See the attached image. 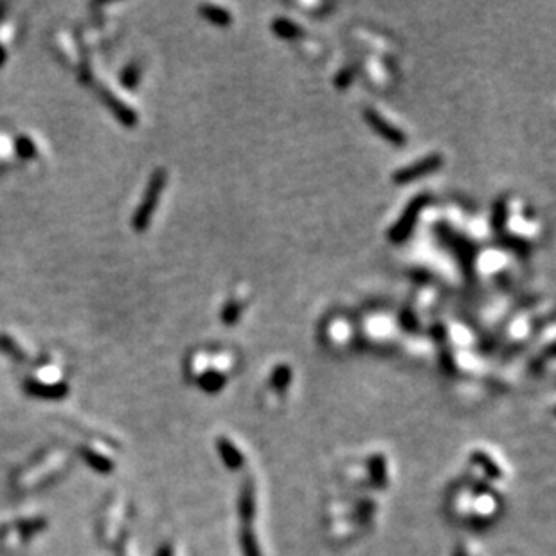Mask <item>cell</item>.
I'll return each instance as SVG.
<instances>
[{
    "instance_id": "1",
    "label": "cell",
    "mask_w": 556,
    "mask_h": 556,
    "mask_svg": "<svg viewBox=\"0 0 556 556\" xmlns=\"http://www.w3.org/2000/svg\"><path fill=\"white\" fill-rule=\"evenodd\" d=\"M502 508L504 499L499 488L488 486L470 477L453 484L446 495V509L452 520L475 529L492 526L501 517Z\"/></svg>"
},
{
    "instance_id": "2",
    "label": "cell",
    "mask_w": 556,
    "mask_h": 556,
    "mask_svg": "<svg viewBox=\"0 0 556 556\" xmlns=\"http://www.w3.org/2000/svg\"><path fill=\"white\" fill-rule=\"evenodd\" d=\"M468 468H470V479L479 481L488 486L499 488V484L506 479V467L501 458L493 450L474 449L468 453Z\"/></svg>"
},
{
    "instance_id": "3",
    "label": "cell",
    "mask_w": 556,
    "mask_h": 556,
    "mask_svg": "<svg viewBox=\"0 0 556 556\" xmlns=\"http://www.w3.org/2000/svg\"><path fill=\"white\" fill-rule=\"evenodd\" d=\"M436 234L439 238V241L445 245L446 248H450L453 253V256L458 257L459 265H461L463 272L467 278H472L475 270V257H477V247L472 243L468 238H465L463 234L456 232L449 223H437L436 225Z\"/></svg>"
},
{
    "instance_id": "4",
    "label": "cell",
    "mask_w": 556,
    "mask_h": 556,
    "mask_svg": "<svg viewBox=\"0 0 556 556\" xmlns=\"http://www.w3.org/2000/svg\"><path fill=\"white\" fill-rule=\"evenodd\" d=\"M428 200H430L428 195H418V197H414L409 204H407L402 216L393 223V227H391L389 232H387V240H389L391 243L402 245L414 234V229L419 222V214H421V211L428 206Z\"/></svg>"
},
{
    "instance_id": "5",
    "label": "cell",
    "mask_w": 556,
    "mask_h": 556,
    "mask_svg": "<svg viewBox=\"0 0 556 556\" xmlns=\"http://www.w3.org/2000/svg\"><path fill=\"white\" fill-rule=\"evenodd\" d=\"M360 467H362L366 488L369 492L377 493L387 490L393 483V465L385 452L369 453Z\"/></svg>"
},
{
    "instance_id": "6",
    "label": "cell",
    "mask_w": 556,
    "mask_h": 556,
    "mask_svg": "<svg viewBox=\"0 0 556 556\" xmlns=\"http://www.w3.org/2000/svg\"><path fill=\"white\" fill-rule=\"evenodd\" d=\"M166 172L164 170H157V172L151 175L150 184L146 188L144 198H142V204L137 207L135 211V216H133V227L137 231H144L148 223H150L151 216H153L155 209L158 206V198L163 195V189L166 186Z\"/></svg>"
},
{
    "instance_id": "7",
    "label": "cell",
    "mask_w": 556,
    "mask_h": 556,
    "mask_svg": "<svg viewBox=\"0 0 556 556\" xmlns=\"http://www.w3.org/2000/svg\"><path fill=\"white\" fill-rule=\"evenodd\" d=\"M445 158L441 153H430L427 157H423L418 163H412L409 166L402 167V170H396L393 173V182L398 186H405L411 184V182H416L419 179H425V176L433 175L443 166Z\"/></svg>"
},
{
    "instance_id": "8",
    "label": "cell",
    "mask_w": 556,
    "mask_h": 556,
    "mask_svg": "<svg viewBox=\"0 0 556 556\" xmlns=\"http://www.w3.org/2000/svg\"><path fill=\"white\" fill-rule=\"evenodd\" d=\"M364 121L371 126V130L377 135H380L382 139L389 142L393 146H403L407 142V135L398 128L394 126L393 123L385 119L382 116L380 112H377L375 108H364Z\"/></svg>"
},
{
    "instance_id": "9",
    "label": "cell",
    "mask_w": 556,
    "mask_h": 556,
    "mask_svg": "<svg viewBox=\"0 0 556 556\" xmlns=\"http://www.w3.org/2000/svg\"><path fill=\"white\" fill-rule=\"evenodd\" d=\"M216 452L222 459L223 467L231 472H243L247 467V456L243 449L232 437L220 436L216 439Z\"/></svg>"
},
{
    "instance_id": "10",
    "label": "cell",
    "mask_w": 556,
    "mask_h": 556,
    "mask_svg": "<svg viewBox=\"0 0 556 556\" xmlns=\"http://www.w3.org/2000/svg\"><path fill=\"white\" fill-rule=\"evenodd\" d=\"M227 382H229V377L223 371H220V369H206L197 378L198 387L207 394L222 393Z\"/></svg>"
},
{
    "instance_id": "11",
    "label": "cell",
    "mask_w": 556,
    "mask_h": 556,
    "mask_svg": "<svg viewBox=\"0 0 556 556\" xmlns=\"http://www.w3.org/2000/svg\"><path fill=\"white\" fill-rule=\"evenodd\" d=\"M272 33L281 40H296L303 36V27L290 18L279 17L272 22Z\"/></svg>"
},
{
    "instance_id": "12",
    "label": "cell",
    "mask_w": 556,
    "mask_h": 556,
    "mask_svg": "<svg viewBox=\"0 0 556 556\" xmlns=\"http://www.w3.org/2000/svg\"><path fill=\"white\" fill-rule=\"evenodd\" d=\"M200 15L206 18L207 22L214 24L218 27H227L232 24V15L229 9L220 8V6H213V4H204L200 6Z\"/></svg>"
},
{
    "instance_id": "13",
    "label": "cell",
    "mask_w": 556,
    "mask_h": 556,
    "mask_svg": "<svg viewBox=\"0 0 556 556\" xmlns=\"http://www.w3.org/2000/svg\"><path fill=\"white\" fill-rule=\"evenodd\" d=\"M292 378H294V373H292L290 366L288 364L276 366L274 371H272V377H270V387H272L278 394H285L288 391V387H290Z\"/></svg>"
},
{
    "instance_id": "14",
    "label": "cell",
    "mask_w": 556,
    "mask_h": 556,
    "mask_svg": "<svg viewBox=\"0 0 556 556\" xmlns=\"http://www.w3.org/2000/svg\"><path fill=\"white\" fill-rule=\"evenodd\" d=\"M508 220H509L508 200H506V198H497L495 204H493V211H492V229H493V232L501 236L502 232H504Z\"/></svg>"
},
{
    "instance_id": "15",
    "label": "cell",
    "mask_w": 556,
    "mask_h": 556,
    "mask_svg": "<svg viewBox=\"0 0 556 556\" xmlns=\"http://www.w3.org/2000/svg\"><path fill=\"white\" fill-rule=\"evenodd\" d=\"M501 240H502V247H506L508 250H513V253L518 254V256L524 257L529 254V243H527L526 240L518 238V236L501 234Z\"/></svg>"
},
{
    "instance_id": "16",
    "label": "cell",
    "mask_w": 556,
    "mask_h": 556,
    "mask_svg": "<svg viewBox=\"0 0 556 556\" xmlns=\"http://www.w3.org/2000/svg\"><path fill=\"white\" fill-rule=\"evenodd\" d=\"M240 315H241V304L238 303V301H229V303L222 308V313H220L222 322L225 326L236 324V322L240 321Z\"/></svg>"
},
{
    "instance_id": "17",
    "label": "cell",
    "mask_w": 556,
    "mask_h": 556,
    "mask_svg": "<svg viewBox=\"0 0 556 556\" xmlns=\"http://www.w3.org/2000/svg\"><path fill=\"white\" fill-rule=\"evenodd\" d=\"M400 326H402L403 330L407 331V333H416V331L419 330V321H418V315H416V312L412 308H409V306H405V308L400 312Z\"/></svg>"
},
{
    "instance_id": "18",
    "label": "cell",
    "mask_w": 556,
    "mask_h": 556,
    "mask_svg": "<svg viewBox=\"0 0 556 556\" xmlns=\"http://www.w3.org/2000/svg\"><path fill=\"white\" fill-rule=\"evenodd\" d=\"M452 556H484V555L479 549V546H475L474 542H461L453 548Z\"/></svg>"
},
{
    "instance_id": "19",
    "label": "cell",
    "mask_w": 556,
    "mask_h": 556,
    "mask_svg": "<svg viewBox=\"0 0 556 556\" xmlns=\"http://www.w3.org/2000/svg\"><path fill=\"white\" fill-rule=\"evenodd\" d=\"M353 80H355V73H353V69L347 67V69H343L335 76V87L338 90H346L353 83Z\"/></svg>"
},
{
    "instance_id": "20",
    "label": "cell",
    "mask_w": 556,
    "mask_h": 556,
    "mask_svg": "<svg viewBox=\"0 0 556 556\" xmlns=\"http://www.w3.org/2000/svg\"><path fill=\"white\" fill-rule=\"evenodd\" d=\"M430 335H433L434 338H436L437 344H445L446 338H449V331H446L445 324H434L433 328H430Z\"/></svg>"
}]
</instances>
